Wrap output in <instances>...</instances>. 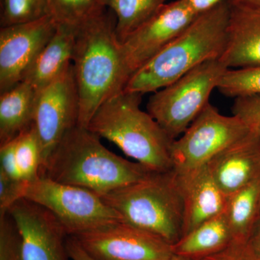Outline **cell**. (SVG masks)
Instances as JSON below:
<instances>
[{
    "label": "cell",
    "mask_w": 260,
    "mask_h": 260,
    "mask_svg": "<svg viewBox=\"0 0 260 260\" xmlns=\"http://www.w3.org/2000/svg\"><path fill=\"white\" fill-rule=\"evenodd\" d=\"M143 94L123 90L98 109L87 128L114 143L152 172L173 171L174 140L149 114L141 110Z\"/></svg>",
    "instance_id": "obj_4"
},
{
    "label": "cell",
    "mask_w": 260,
    "mask_h": 260,
    "mask_svg": "<svg viewBox=\"0 0 260 260\" xmlns=\"http://www.w3.org/2000/svg\"><path fill=\"white\" fill-rule=\"evenodd\" d=\"M67 249L72 260H98L90 256L73 237L67 239Z\"/></svg>",
    "instance_id": "obj_31"
},
{
    "label": "cell",
    "mask_w": 260,
    "mask_h": 260,
    "mask_svg": "<svg viewBox=\"0 0 260 260\" xmlns=\"http://www.w3.org/2000/svg\"><path fill=\"white\" fill-rule=\"evenodd\" d=\"M219 61L228 69L260 66V8L231 1L226 42Z\"/></svg>",
    "instance_id": "obj_14"
},
{
    "label": "cell",
    "mask_w": 260,
    "mask_h": 260,
    "mask_svg": "<svg viewBox=\"0 0 260 260\" xmlns=\"http://www.w3.org/2000/svg\"><path fill=\"white\" fill-rule=\"evenodd\" d=\"M58 24L78 27L107 9L105 0H47Z\"/></svg>",
    "instance_id": "obj_23"
},
{
    "label": "cell",
    "mask_w": 260,
    "mask_h": 260,
    "mask_svg": "<svg viewBox=\"0 0 260 260\" xmlns=\"http://www.w3.org/2000/svg\"><path fill=\"white\" fill-rule=\"evenodd\" d=\"M186 0H176L161 7L121 43L130 77L169 45L198 16Z\"/></svg>",
    "instance_id": "obj_11"
},
{
    "label": "cell",
    "mask_w": 260,
    "mask_h": 260,
    "mask_svg": "<svg viewBox=\"0 0 260 260\" xmlns=\"http://www.w3.org/2000/svg\"><path fill=\"white\" fill-rule=\"evenodd\" d=\"M214 181L229 197L260 177V137L250 133L207 164Z\"/></svg>",
    "instance_id": "obj_15"
},
{
    "label": "cell",
    "mask_w": 260,
    "mask_h": 260,
    "mask_svg": "<svg viewBox=\"0 0 260 260\" xmlns=\"http://www.w3.org/2000/svg\"><path fill=\"white\" fill-rule=\"evenodd\" d=\"M250 133L237 116H225L208 104L172 147L173 171L184 173L207 165L229 145Z\"/></svg>",
    "instance_id": "obj_8"
},
{
    "label": "cell",
    "mask_w": 260,
    "mask_h": 260,
    "mask_svg": "<svg viewBox=\"0 0 260 260\" xmlns=\"http://www.w3.org/2000/svg\"><path fill=\"white\" fill-rule=\"evenodd\" d=\"M167 0H105L107 8L116 16V30L119 42L145 23Z\"/></svg>",
    "instance_id": "obj_21"
},
{
    "label": "cell",
    "mask_w": 260,
    "mask_h": 260,
    "mask_svg": "<svg viewBox=\"0 0 260 260\" xmlns=\"http://www.w3.org/2000/svg\"><path fill=\"white\" fill-rule=\"evenodd\" d=\"M167 260H198L194 259H190V258L184 257V256H181L177 255V254H173L169 259Z\"/></svg>",
    "instance_id": "obj_35"
},
{
    "label": "cell",
    "mask_w": 260,
    "mask_h": 260,
    "mask_svg": "<svg viewBox=\"0 0 260 260\" xmlns=\"http://www.w3.org/2000/svg\"><path fill=\"white\" fill-rule=\"evenodd\" d=\"M50 15L47 0H2L1 28L35 21Z\"/></svg>",
    "instance_id": "obj_25"
},
{
    "label": "cell",
    "mask_w": 260,
    "mask_h": 260,
    "mask_svg": "<svg viewBox=\"0 0 260 260\" xmlns=\"http://www.w3.org/2000/svg\"><path fill=\"white\" fill-rule=\"evenodd\" d=\"M78 114L79 99L72 64L37 93L34 124L42 147V174L51 152L67 133L78 125Z\"/></svg>",
    "instance_id": "obj_10"
},
{
    "label": "cell",
    "mask_w": 260,
    "mask_h": 260,
    "mask_svg": "<svg viewBox=\"0 0 260 260\" xmlns=\"http://www.w3.org/2000/svg\"><path fill=\"white\" fill-rule=\"evenodd\" d=\"M99 135L78 125L63 137L48 158L42 177L102 195L146 179L152 174L103 145Z\"/></svg>",
    "instance_id": "obj_2"
},
{
    "label": "cell",
    "mask_w": 260,
    "mask_h": 260,
    "mask_svg": "<svg viewBox=\"0 0 260 260\" xmlns=\"http://www.w3.org/2000/svg\"><path fill=\"white\" fill-rule=\"evenodd\" d=\"M23 198L49 210L63 225L68 237L123 222L121 215L100 195L44 176L27 184Z\"/></svg>",
    "instance_id": "obj_7"
},
{
    "label": "cell",
    "mask_w": 260,
    "mask_h": 260,
    "mask_svg": "<svg viewBox=\"0 0 260 260\" xmlns=\"http://www.w3.org/2000/svg\"><path fill=\"white\" fill-rule=\"evenodd\" d=\"M37 92L21 81L0 95V145L15 139L34 123Z\"/></svg>",
    "instance_id": "obj_18"
},
{
    "label": "cell",
    "mask_w": 260,
    "mask_h": 260,
    "mask_svg": "<svg viewBox=\"0 0 260 260\" xmlns=\"http://www.w3.org/2000/svg\"><path fill=\"white\" fill-rule=\"evenodd\" d=\"M174 174L184 203L182 237L225 211L228 196L217 185L207 165Z\"/></svg>",
    "instance_id": "obj_16"
},
{
    "label": "cell",
    "mask_w": 260,
    "mask_h": 260,
    "mask_svg": "<svg viewBox=\"0 0 260 260\" xmlns=\"http://www.w3.org/2000/svg\"><path fill=\"white\" fill-rule=\"evenodd\" d=\"M58 23L51 15L0 29V93L23 81Z\"/></svg>",
    "instance_id": "obj_12"
},
{
    "label": "cell",
    "mask_w": 260,
    "mask_h": 260,
    "mask_svg": "<svg viewBox=\"0 0 260 260\" xmlns=\"http://www.w3.org/2000/svg\"><path fill=\"white\" fill-rule=\"evenodd\" d=\"M246 245L255 259L260 260V220Z\"/></svg>",
    "instance_id": "obj_33"
},
{
    "label": "cell",
    "mask_w": 260,
    "mask_h": 260,
    "mask_svg": "<svg viewBox=\"0 0 260 260\" xmlns=\"http://www.w3.org/2000/svg\"><path fill=\"white\" fill-rule=\"evenodd\" d=\"M186 1L197 14L200 15L213 9L223 2L232 1V0H186Z\"/></svg>",
    "instance_id": "obj_32"
},
{
    "label": "cell",
    "mask_w": 260,
    "mask_h": 260,
    "mask_svg": "<svg viewBox=\"0 0 260 260\" xmlns=\"http://www.w3.org/2000/svg\"><path fill=\"white\" fill-rule=\"evenodd\" d=\"M0 172L15 180L23 181L16 160L15 138L0 145Z\"/></svg>",
    "instance_id": "obj_29"
},
{
    "label": "cell",
    "mask_w": 260,
    "mask_h": 260,
    "mask_svg": "<svg viewBox=\"0 0 260 260\" xmlns=\"http://www.w3.org/2000/svg\"><path fill=\"white\" fill-rule=\"evenodd\" d=\"M228 68L219 59L205 61L153 93L147 110L173 140L183 134L209 104Z\"/></svg>",
    "instance_id": "obj_6"
},
{
    "label": "cell",
    "mask_w": 260,
    "mask_h": 260,
    "mask_svg": "<svg viewBox=\"0 0 260 260\" xmlns=\"http://www.w3.org/2000/svg\"><path fill=\"white\" fill-rule=\"evenodd\" d=\"M116 26V16L107 8L77 28L73 65L82 127L87 128L98 109L122 92L129 79Z\"/></svg>",
    "instance_id": "obj_1"
},
{
    "label": "cell",
    "mask_w": 260,
    "mask_h": 260,
    "mask_svg": "<svg viewBox=\"0 0 260 260\" xmlns=\"http://www.w3.org/2000/svg\"><path fill=\"white\" fill-rule=\"evenodd\" d=\"M71 237L98 260H167L174 254L161 238L124 222Z\"/></svg>",
    "instance_id": "obj_9"
},
{
    "label": "cell",
    "mask_w": 260,
    "mask_h": 260,
    "mask_svg": "<svg viewBox=\"0 0 260 260\" xmlns=\"http://www.w3.org/2000/svg\"><path fill=\"white\" fill-rule=\"evenodd\" d=\"M225 213L233 243L247 244L260 220V177L228 197Z\"/></svg>",
    "instance_id": "obj_20"
},
{
    "label": "cell",
    "mask_w": 260,
    "mask_h": 260,
    "mask_svg": "<svg viewBox=\"0 0 260 260\" xmlns=\"http://www.w3.org/2000/svg\"><path fill=\"white\" fill-rule=\"evenodd\" d=\"M124 223L151 233L171 245L182 237L184 203L173 171L102 195Z\"/></svg>",
    "instance_id": "obj_5"
},
{
    "label": "cell",
    "mask_w": 260,
    "mask_h": 260,
    "mask_svg": "<svg viewBox=\"0 0 260 260\" xmlns=\"http://www.w3.org/2000/svg\"><path fill=\"white\" fill-rule=\"evenodd\" d=\"M237 1L242 2V3H247V4L254 5V6L260 8V0H237Z\"/></svg>",
    "instance_id": "obj_34"
},
{
    "label": "cell",
    "mask_w": 260,
    "mask_h": 260,
    "mask_svg": "<svg viewBox=\"0 0 260 260\" xmlns=\"http://www.w3.org/2000/svg\"><path fill=\"white\" fill-rule=\"evenodd\" d=\"M28 183L15 180L0 172V213L8 212L18 200L24 197Z\"/></svg>",
    "instance_id": "obj_28"
},
{
    "label": "cell",
    "mask_w": 260,
    "mask_h": 260,
    "mask_svg": "<svg viewBox=\"0 0 260 260\" xmlns=\"http://www.w3.org/2000/svg\"><path fill=\"white\" fill-rule=\"evenodd\" d=\"M16 160L22 180L26 183L42 176V147L34 123L15 138Z\"/></svg>",
    "instance_id": "obj_22"
},
{
    "label": "cell",
    "mask_w": 260,
    "mask_h": 260,
    "mask_svg": "<svg viewBox=\"0 0 260 260\" xmlns=\"http://www.w3.org/2000/svg\"><path fill=\"white\" fill-rule=\"evenodd\" d=\"M231 1L198 15L169 45L130 77L124 91L145 94L165 88L225 49Z\"/></svg>",
    "instance_id": "obj_3"
},
{
    "label": "cell",
    "mask_w": 260,
    "mask_h": 260,
    "mask_svg": "<svg viewBox=\"0 0 260 260\" xmlns=\"http://www.w3.org/2000/svg\"><path fill=\"white\" fill-rule=\"evenodd\" d=\"M217 88L228 97L260 95V66L228 69Z\"/></svg>",
    "instance_id": "obj_24"
},
{
    "label": "cell",
    "mask_w": 260,
    "mask_h": 260,
    "mask_svg": "<svg viewBox=\"0 0 260 260\" xmlns=\"http://www.w3.org/2000/svg\"><path fill=\"white\" fill-rule=\"evenodd\" d=\"M232 113L242 119L251 133L260 137V95L236 98Z\"/></svg>",
    "instance_id": "obj_27"
},
{
    "label": "cell",
    "mask_w": 260,
    "mask_h": 260,
    "mask_svg": "<svg viewBox=\"0 0 260 260\" xmlns=\"http://www.w3.org/2000/svg\"><path fill=\"white\" fill-rule=\"evenodd\" d=\"M233 243L225 212L200 224L173 244L174 254L202 259L223 251Z\"/></svg>",
    "instance_id": "obj_19"
},
{
    "label": "cell",
    "mask_w": 260,
    "mask_h": 260,
    "mask_svg": "<svg viewBox=\"0 0 260 260\" xmlns=\"http://www.w3.org/2000/svg\"><path fill=\"white\" fill-rule=\"evenodd\" d=\"M8 212L23 237L22 260H70L66 231L47 208L30 200H18Z\"/></svg>",
    "instance_id": "obj_13"
},
{
    "label": "cell",
    "mask_w": 260,
    "mask_h": 260,
    "mask_svg": "<svg viewBox=\"0 0 260 260\" xmlns=\"http://www.w3.org/2000/svg\"><path fill=\"white\" fill-rule=\"evenodd\" d=\"M200 260H256L246 244L232 243L223 251Z\"/></svg>",
    "instance_id": "obj_30"
},
{
    "label": "cell",
    "mask_w": 260,
    "mask_h": 260,
    "mask_svg": "<svg viewBox=\"0 0 260 260\" xmlns=\"http://www.w3.org/2000/svg\"><path fill=\"white\" fill-rule=\"evenodd\" d=\"M23 237L9 212L0 213V260H22Z\"/></svg>",
    "instance_id": "obj_26"
},
{
    "label": "cell",
    "mask_w": 260,
    "mask_h": 260,
    "mask_svg": "<svg viewBox=\"0 0 260 260\" xmlns=\"http://www.w3.org/2000/svg\"><path fill=\"white\" fill-rule=\"evenodd\" d=\"M77 28L58 24L54 35L28 70L23 81L30 84L37 93L59 78L73 64Z\"/></svg>",
    "instance_id": "obj_17"
}]
</instances>
